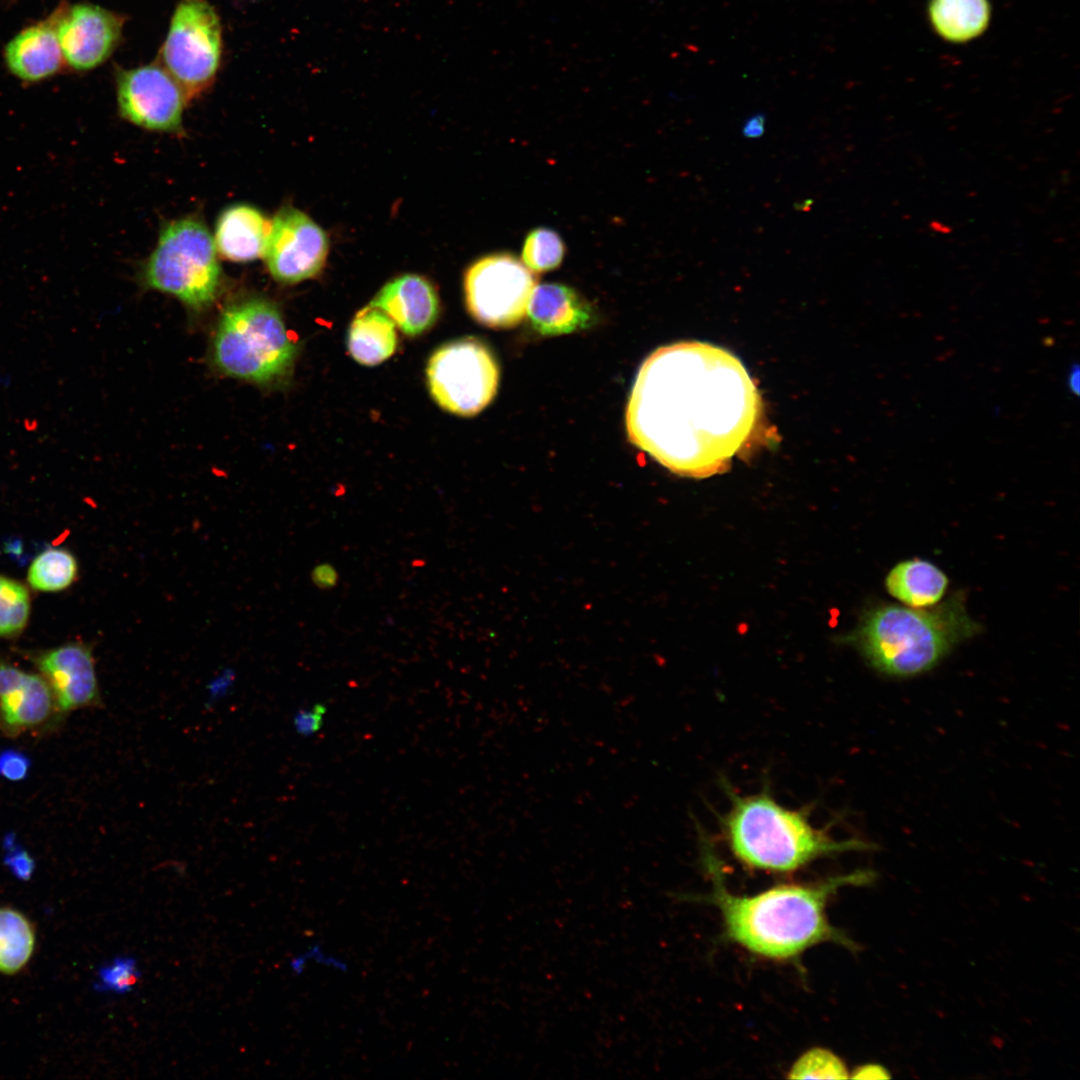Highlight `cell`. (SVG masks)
<instances>
[{
	"instance_id": "1",
	"label": "cell",
	"mask_w": 1080,
	"mask_h": 1080,
	"mask_svg": "<svg viewBox=\"0 0 1080 1080\" xmlns=\"http://www.w3.org/2000/svg\"><path fill=\"white\" fill-rule=\"evenodd\" d=\"M760 398L733 354L702 342L654 351L641 365L626 409L629 441L681 476L725 471L751 437Z\"/></svg>"
},
{
	"instance_id": "2",
	"label": "cell",
	"mask_w": 1080,
	"mask_h": 1080,
	"mask_svg": "<svg viewBox=\"0 0 1080 1080\" xmlns=\"http://www.w3.org/2000/svg\"><path fill=\"white\" fill-rule=\"evenodd\" d=\"M704 848L713 880L709 902L719 908L727 935L737 944L771 959H789L827 941L854 947L829 923L825 907L838 888L867 884L873 880L872 872L856 871L817 884L781 885L750 897L739 896L726 889L718 862L708 846Z\"/></svg>"
},
{
	"instance_id": "3",
	"label": "cell",
	"mask_w": 1080,
	"mask_h": 1080,
	"mask_svg": "<svg viewBox=\"0 0 1080 1080\" xmlns=\"http://www.w3.org/2000/svg\"><path fill=\"white\" fill-rule=\"evenodd\" d=\"M979 629L958 592L928 609L896 604L875 607L863 618L855 641L878 671L910 677L933 668Z\"/></svg>"
},
{
	"instance_id": "4",
	"label": "cell",
	"mask_w": 1080,
	"mask_h": 1080,
	"mask_svg": "<svg viewBox=\"0 0 1080 1080\" xmlns=\"http://www.w3.org/2000/svg\"><path fill=\"white\" fill-rule=\"evenodd\" d=\"M730 795L722 834L733 855L750 868L791 872L823 856L872 847L861 840L837 841L814 827L806 812L782 806L767 793Z\"/></svg>"
},
{
	"instance_id": "5",
	"label": "cell",
	"mask_w": 1080,
	"mask_h": 1080,
	"mask_svg": "<svg viewBox=\"0 0 1080 1080\" xmlns=\"http://www.w3.org/2000/svg\"><path fill=\"white\" fill-rule=\"evenodd\" d=\"M297 353L278 306L260 296L241 299L223 311L212 346L219 371L262 386L284 380Z\"/></svg>"
},
{
	"instance_id": "6",
	"label": "cell",
	"mask_w": 1080,
	"mask_h": 1080,
	"mask_svg": "<svg viewBox=\"0 0 1080 1080\" xmlns=\"http://www.w3.org/2000/svg\"><path fill=\"white\" fill-rule=\"evenodd\" d=\"M143 280L194 310L211 305L220 288L221 267L204 223L185 217L166 225L145 263Z\"/></svg>"
},
{
	"instance_id": "7",
	"label": "cell",
	"mask_w": 1080,
	"mask_h": 1080,
	"mask_svg": "<svg viewBox=\"0 0 1080 1080\" xmlns=\"http://www.w3.org/2000/svg\"><path fill=\"white\" fill-rule=\"evenodd\" d=\"M426 377L429 392L442 409L469 417L495 397L499 367L482 341L467 337L436 349L428 361Z\"/></svg>"
},
{
	"instance_id": "8",
	"label": "cell",
	"mask_w": 1080,
	"mask_h": 1080,
	"mask_svg": "<svg viewBox=\"0 0 1080 1080\" xmlns=\"http://www.w3.org/2000/svg\"><path fill=\"white\" fill-rule=\"evenodd\" d=\"M221 49V24L213 6L206 0L181 1L171 19L160 60L188 100L213 83Z\"/></svg>"
},
{
	"instance_id": "9",
	"label": "cell",
	"mask_w": 1080,
	"mask_h": 1080,
	"mask_svg": "<svg viewBox=\"0 0 1080 1080\" xmlns=\"http://www.w3.org/2000/svg\"><path fill=\"white\" fill-rule=\"evenodd\" d=\"M537 278L512 254L495 253L475 261L465 272L466 307L490 328L516 326L525 316Z\"/></svg>"
},
{
	"instance_id": "10",
	"label": "cell",
	"mask_w": 1080,
	"mask_h": 1080,
	"mask_svg": "<svg viewBox=\"0 0 1080 1080\" xmlns=\"http://www.w3.org/2000/svg\"><path fill=\"white\" fill-rule=\"evenodd\" d=\"M116 90L119 113L127 121L152 131H182V116L188 99L162 65L119 68Z\"/></svg>"
},
{
	"instance_id": "11",
	"label": "cell",
	"mask_w": 1080,
	"mask_h": 1080,
	"mask_svg": "<svg viewBox=\"0 0 1080 1080\" xmlns=\"http://www.w3.org/2000/svg\"><path fill=\"white\" fill-rule=\"evenodd\" d=\"M325 232L309 216L293 207L281 208L271 220L264 253L271 276L283 284L315 277L328 254Z\"/></svg>"
},
{
	"instance_id": "12",
	"label": "cell",
	"mask_w": 1080,
	"mask_h": 1080,
	"mask_svg": "<svg viewBox=\"0 0 1080 1080\" xmlns=\"http://www.w3.org/2000/svg\"><path fill=\"white\" fill-rule=\"evenodd\" d=\"M64 63L75 71L92 70L117 47L125 18L90 3L59 8L51 15Z\"/></svg>"
},
{
	"instance_id": "13",
	"label": "cell",
	"mask_w": 1080,
	"mask_h": 1080,
	"mask_svg": "<svg viewBox=\"0 0 1080 1080\" xmlns=\"http://www.w3.org/2000/svg\"><path fill=\"white\" fill-rule=\"evenodd\" d=\"M34 663L48 683L58 712H71L102 704L91 649L68 643L36 655Z\"/></svg>"
},
{
	"instance_id": "14",
	"label": "cell",
	"mask_w": 1080,
	"mask_h": 1080,
	"mask_svg": "<svg viewBox=\"0 0 1080 1080\" xmlns=\"http://www.w3.org/2000/svg\"><path fill=\"white\" fill-rule=\"evenodd\" d=\"M58 712L53 693L38 674L0 661V728L8 735L39 728Z\"/></svg>"
},
{
	"instance_id": "15",
	"label": "cell",
	"mask_w": 1080,
	"mask_h": 1080,
	"mask_svg": "<svg viewBox=\"0 0 1080 1080\" xmlns=\"http://www.w3.org/2000/svg\"><path fill=\"white\" fill-rule=\"evenodd\" d=\"M369 305L386 313L409 336H417L430 329L439 315L435 288L427 279L416 274H405L388 282Z\"/></svg>"
},
{
	"instance_id": "16",
	"label": "cell",
	"mask_w": 1080,
	"mask_h": 1080,
	"mask_svg": "<svg viewBox=\"0 0 1080 1080\" xmlns=\"http://www.w3.org/2000/svg\"><path fill=\"white\" fill-rule=\"evenodd\" d=\"M527 314L532 327L544 336L583 330L596 320L591 304L573 288L560 283L535 286Z\"/></svg>"
},
{
	"instance_id": "17",
	"label": "cell",
	"mask_w": 1080,
	"mask_h": 1080,
	"mask_svg": "<svg viewBox=\"0 0 1080 1080\" xmlns=\"http://www.w3.org/2000/svg\"><path fill=\"white\" fill-rule=\"evenodd\" d=\"M4 59L8 70L24 82H39L59 72L64 58L52 17L17 33L6 45Z\"/></svg>"
},
{
	"instance_id": "18",
	"label": "cell",
	"mask_w": 1080,
	"mask_h": 1080,
	"mask_svg": "<svg viewBox=\"0 0 1080 1080\" xmlns=\"http://www.w3.org/2000/svg\"><path fill=\"white\" fill-rule=\"evenodd\" d=\"M270 229L271 221L259 209L243 203L231 205L216 222L213 240L217 253L241 263L263 257Z\"/></svg>"
},
{
	"instance_id": "19",
	"label": "cell",
	"mask_w": 1080,
	"mask_h": 1080,
	"mask_svg": "<svg viewBox=\"0 0 1080 1080\" xmlns=\"http://www.w3.org/2000/svg\"><path fill=\"white\" fill-rule=\"evenodd\" d=\"M948 585L947 575L932 562L921 558L897 563L885 579L888 593L913 608L938 604Z\"/></svg>"
},
{
	"instance_id": "20",
	"label": "cell",
	"mask_w": 1080,
	"mask_h": 1080,
	"mask_svg": "<svg viewBox=\"0 0 1080 1080\" xmlns=\"http://www.w3.org/2000/svg\"><path fill=\"white\" fill-rule=\"evenodd\" d=\"M395 324L382 310L371 305L353 318L347 338L349 353L365 366H375L390 358L397 347Z\"/></svg>"
},
{
	"instance_id": "21",
	"label": "cell",
	"mask_w": 1080,
	"mask_h": 1080,
	"mask_svg": "<svg viewBox=\"0 0 1080 1080\" xmlns=\"http://www.w3.org/2000/svg\"><path fill=\"white\" fill-rule=\"evenodd\" d=\"M929 19L935 31L953 43L970 41L987 28L989 0H930Z\"/></svg>"
},
{
	"instance_id": "22",
	"label": "cell",
	"mask_w": 1080,
	"mask_h": 1080,
	"mask_svg": "<svg viewBox=\"0 0 1080 1080\" xmlns=\"http://www.w3.org/2000/svg\"><path fill=\"white\" fill-rule=\"evenodd\" d=\"M35 947V930L20 911L0 907V973L13 975L29 962Z\"/></svg>"
},
{
	"instance_id": "23",
	"label": "cell",
	"mask_w": 1080,
	"mask_h": 1080,
	"mask_svg": "<svg viewBox=\"0 0 1080 1080\" xmlns=\"http://www.w3.org/2000/svg\"><path fill=\"white\" fill-rule=\"evenodd\" d=\"M78 573L77 561L65 549L49 548L32 561L27 580L30 586L41 592H57L69 587Z\"/></svg>"
},
{
	"instance_id": "24",
	"label": "cell",
	"mask_w": 1080,
	"mask_h": 1080,
	"mask_svg": "<svg viewBox=\"0 0 1080 1080\" xmlns=\"http://www.w3.org/2000/svg\"><path fill=\"white\" fill-rule=\"evenodd\" d=\"M565 256V244L554 230L540 227L527 234L521 261L532 272H547L557 268Z\"/></svg>"
},
{
	"instance_id": "25",
	"label": "cell",
	"mask_w": 1080,
	"mask_h": 1080,
	"mask_svg": "<svg viewBox=\"0 0 1080 1080\" xmlns=\"http://www.w3.org/2000/svg\"><path fill=\"white\" fill-rule=\"evenodd\" d=\"M30 615V597L20 582L0 575V637L20 633Z\"/></svg>"
},
{
	"instance_id": "26",
	"label": "cell",
	"mask_w": 1080,
	"mask_h": 1080,
	"mask_svg": "<svg viewBox=\"0 0 1080 1080\" xmlns=\"http://www.w3.org/2000/svg\"><path fill=\"white\" fill-rule=\"evenodd\" d=\"M141 978L138 960L132 955H118L103 964L97 972L95 989L114 995L130 993Z\"/></svg>"
},
{
	"instance_id": "27",
	"label": "cell",
	"mask_w": 1080,
	"mask_h": 1080,
	"mask_svg": "<svg viewBox=\"0 0 1080 1080\" xmlns=\"http://www.w3.org/2000/svg\"><path fill=\"white\" fill-rule=\"evenodd\" d=\"M849 1077L844 1062L834 1053L823 1048L805 1052L791 1067L790 1079H846Z\"/></svg>"
},
{
	"instance_id": "28",
	"label": "cell",
	"mask_w": 1080,
	"mask_h": 1080,
	"mask_svg": "<svg viewBox=\"0 0 1080 1080\" xmlns=\"http://www.w3.org/2000/svg\"><path fill=\"white\" fill-rule=\"evenodd\" d=\"M310 964L339 973H347L350 969L349 962L346 959L327 951L321 943H313L300 953L295 954L290 959L288 966L294 975L300 976Z\"/></svg>"
},
{
	"instance_id": "29",
	"label": "cell",
	"mask_w": 1080,
	"mask_h": 1080,
	"mask_svg": "<svg viewBox=\"0 0 1080 1080\" xmlns=\"http://www.w3.org/2000/svg\"><path fill=\"white\" fill-rule=\"evenodd\" d=\"M3 845L5 850L4 863L9 870L18 879H30L35 868V862L31 855L18 844L15 834H6Z\"/></svg>"
},
{
	"instance_id": "30",
	"label": "cell",
	"mask_w": 1080,
	"mask_h": 1080,
	"mask_svg": "<svg viewBox=\"0 0 1080 1080\" xmlns=\"http://www.w3.org/2000/svg\"><path fill=\"white\" fill-rule=\"evenodd\" d=\"M29 757L15 749L0 751V777L9 781L24 780L30 771Z\"/></svg>"
},
{
	"instance_id": "31",
	"label": "cell",
	"mask_w": 1080,
	"mask_h": 1080,
	"mask_svg": "<svg viewBox=\"0 0 1080 1080\" xmlns=\"http://www.w3.org/2000/svg\"><path fill=\"white\" fill-rule=\"evenodd\" d=\"M325 713L326 707L320 703L314 704L311 708L299 710L293 718L296 732L302 736L317 733L322 727Z\"/></svg>"
},
{
	"instance_id": "32",
	"label": "cell",
	"mask_w": 1080,
	"mask_h": 1080,
	"mask_svg": "<svg viewBox=\"0 0 1080 1080\" xmlns=\"http://www.w3.org/2000/svg\"><path fill=\"white\" fill-rule=\"evenodd\" d=\"M311 581L320 590H331L338 584L339 573L330 562H321L311 570Z\"/></svg>"
},
{
	"instance_id": "33",
	"label": "cell",
	"mask_w": 1080,
	"mask_h": 1080,
	"mask_svg": "<svg viewBox=\"0 0 1080 1080\" xmlns=\"http://www.w3.org/2000/svg\"><path fill=\"white\" fill-rule=\"evenodd\" d=\"M765 131V116L756 113L745 120L742 126V134L746 138H759Z\"/></svg>"
},
{
	"instance_id": "34",
	"label": "cell",
	"mask_w": 1080,
	"mask_h": 1080,
	"mask_svg": "<svg viewBox=\"0 0 1080 1080\" xmlns=\"http://www.w3.org/2000/svg\"><path fill=\"white\" fill-rule=\"evenodd\" d=\"M851 1077L855 1079H887L890 1075L879 1064H865L856 1068Z\"/></svg>"
},
{
	"instance_id": "35",
	"label": "cell",
	"mask_w": 1080,
	"mask_h": 1080,
	"mask_svg": "<svg viewBox=\"0 0 1080 1080\" xmlns=\"http://www.w3.org/2000/svg\"><path fill=\"white\" fill-rule=\"evenodd\" d=\"M1067 385H1068V387L1070 389V392H1072L1074 394H1078V391H1079V367L1077 365H1072V367L1070 368V371H1069L1068 377H1067Z\"/></svg>"
},
{
	"instance_id": "36",
	"label": "cell",
	"mask_w": 1080,
	"mask_h": 1080,
	"mask_svg": "<svg viewBox=\"0 0 1080 1080\" xmlns=\"http://www.w3.org/2000/svg\"><path fill=\"white\" fill-rule=\"evenodd\" d=\"M929 226L934 232L940 233V234H949L952 231V229H951V227L949 225H947V224H945L943 222H940L938 220L931 221L929 223Z\"/></svg>"
}]
</instances>
